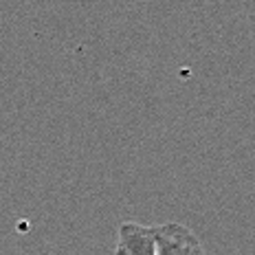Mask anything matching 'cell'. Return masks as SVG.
<instances>
[{"label": "cell", "mask_w": 255, "mask_h": 255, "mask_svg": "<svg viewBox=\"0 0 255 255\" xmlns=\"http://www.w3.org/2000/svg\"><path fill=\"white\" fill-rule=\"evenodd\" d=\"M158 255H205L198 236L180 222H165L154 227Z\"/></svg>", "instance_id": "obj_1"}, {"label": "cell", "mask_w": 255, "mask_h": 255, "mask_svg": "<svg viewBox=\"0 0 255 255\" xmlns=\"http://www.w3.org/2000/svg\"><path fill=\"white\" fill-rule=\"evenodd\" d=\"M115 251L119 255H158L154 227L141 222H124L119 227V242Z\"/></svg>", "instance_id": "obj_2"}, {"label": "cell", "mask_w": 255, "mask_h": 255, "mask_svg": "<svg viewBox=\"0 0 255 255\" xmlns=\"http://www.w3.org/2000/svg\"><path fill=\"white\" fill-rule=\"evenodd\" d=\"M115 255H119V253H117V251H115Z\"/></svg>", "instance_id": "obj_3"}]
</instances>
